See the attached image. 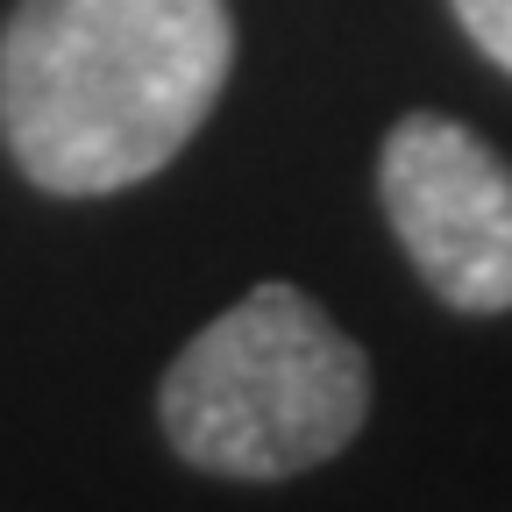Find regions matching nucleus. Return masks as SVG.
<instances>
[{
	"label": "nucleus",
	"mask_w": 512,
	"mask_h": 512,
	"mask_svg": "<svg viewBox=\"0 0 512 512\" xmlns=\"http://www.w3.org/2000/svg\"><path fill=\"white\" fill-rule=\"evenodd\" d=\"M235 64L228 0H15L0 29V143L57 200L143 185Z\"/></svg>",
	"instance_id": "f257e3e1"
},
{
	"label": "nucleus",
	"mask_w": 512,
	"mask_h": 512,
	"mask_svg": "<svg viewBox=\"0 0 512 512\" xmlns=\"http://www.w3.org/2000/svg\"><path fill=\"white\" fill-rule=\"evenodd\" d=\"M363 413L370 356L299 285H256L214 313L157 384V420L178 456L249 484L342 456Z\"/></svg>",
	"instance_id": "f03ea898"
},
{
	"label": "nucleus",
	"mask_w": 512,
	"mask_h": 512,
	"mask_svg": "<svg viewBox=\"0 0 512 512\" xmlns=\"http://www.w3.org/2000/svg\"><path fill=\"white\" fill-rule=\"evenodd\" d=\"M377 200L427 292L456 313H512V171L477 128L406 114L377 150Z\"/></svg>",
	"instance_id": "7ed1b4c3"
},
{
	"label": "nucleus",
	"mask_w": 512,
	"mask_h": 512,
	"mask_svg": "<svg viewBox=\"0 0 512 512\" xmlns=\"http://www.w3.org/2000/svg\"><path fill=\"white\" fill-rule=\"evenodd\" d=\"M448 8H456V22L498 72H512V0H448Z\"/></svg>",
	"instance_id": "20e7f679"
}]
</instances>
